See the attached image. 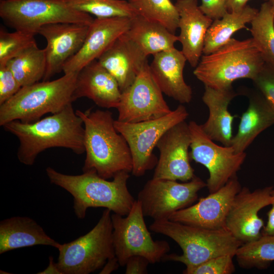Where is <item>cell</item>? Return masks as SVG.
<instances>
[{
  "label": "cell",
  "mask_w": 274,
  "mask_h": 274,
  "mask_svg": "<svg viewBox=\"0 0 274 274\" xmlns=\"http://www.w3.org/2000/svg\"><path fill=\"white\" fill-rule=\"evenodd\" d=\"M175 5L179 15L181 51L195 68L202 55L206 35L213 20L202 12L197 0H177Z\"/></svg>",
  "instance_id": "cell-20"
},
{
  "label": "cell",
  "mask_w": 274,
  "mask_h": 274,
  "mask_svg": "<svg viewBox=\"0 0 274 274\" xmlns=\"http://www.w3.org/2000/svg\"><path fill=\"white\" fill-rule=\"evenodd\" d=\"M46 172L51 183L73 196L74 211L79 219L84 218L90 208H105L125 216L135 201L127 186L129 178V173L127 172L118 173L112 181L101 178L92 171L70 175L48 167Z\"/></svg>",
  "instance_id": "cell-3"
},
{
  "label": "cell",
  "mask_w": 274,
  "mask_h": 274,
  "mask_svg": "<svg viewBox=\"0 0 274 274\" xmlns=\"http://www.w3.org/2000/svg\"><path fill=\"white\" fill-rule=\"evenodd\" d=\"M39 274H62L58 268L56 263H55L52 256L49 257L48 266L43 271L38 272Z\"/></svg>",
  "instance_id": "cell-42"
},
{
  "label": "cell",
  "mask_w": 274,
  "mask_h": 274,
  "mask_svg": "<svg viewBox=\"0 0 274 274\" xmlns=\"http://www.w3.org/2000/svg\"><path fill=\"white\" fill-rule=\"evenodd\" d=\"M249 97V106L241 117L230 145L237 153L244 152L261 132L274 125V108L264 97L258 92Z\"/></svg>",
  "instance_id": "cell-25"
},
{
  "label": "cell",
  "mask_w": 274,
  "mask_h": 274,
  "mask_svg": "<svg viewBox=\"0 0 274 274\" xmlns=\"http://www.w3.org/2000/svg\"><path fill=\"white\" fill-rule=\"evenodd\" d=\"M72 6L96 18H133L138 15L128 1L124 0H71Z\"/></svg>",
  "instance_id": "cell-32"
},
{
  "label": "cell",
  "mask_w": 274,
  "mask_h": 274,
  "mask_svg": "<svg viewBox=\"0 0 274 274\" xmlns=\"http://www.w3.org/2000/svg\"><path fill=\"white\" fill-rule=\"evenodd\" d=\"M0 16L9 27L35 35L50 24L90 25L94 20L91 15L74 8L71 0H0Z\"/></svg>",
  "instance_id": "cell-8"
},
{
  "label": "cell",
  "mask_w": 274,
  "mask_h": 274,
  "mask_svg": "<svg viewBox=\"0 0 274 274\" xmlns=\"http://www.w3.org/2000/svg\"><path fill=\"white\" fill-rule=\"evenodd\" d=\"M199 7L213 20L221 18L228 12L226 0H201Z\"/></svg>",
  "instance_id": "cell-37"
},
{
  "label": "cell",
  "mask_w": 274,
  "mask_h": 274,
  "mask_svg": "<svg viewBox=\"0 0 274 274\" xmlns=\"http://www.w3.org/2000/svg\"><path fill=\"white\" fill-rule=\"evenodd\" d=\"M251 24L252 38L263 60L274 66V15L268 1L261 5Z\"/></svg>",
  "instance_id": "cell-29"
},
{
  "label": "cell",
  "mask_w": 274,
  "mask_h": 274,
  "mask_svg": "<svg viewBox=\"0 0 274 274\" xmlns=\"http://www.w3.org/2000/svg\"><path fill=\"white\" fill-rule=\"evenodd\" d=\"M21 87L8 66L0 65V105L12 98Z\"/></svg>",
  "instance_id": "cell-36"
},
{
  "label": "cell",
  "mask_w": 274,
  "mask_h": 274,
  "mask_svg": "<svg viewBox=\"0 0 274 274\" xmlns=\"http://www.w3.org/2000/svg\"><path fill=\"white\" fill-rule=\"evenodd\" d=\"M144 217L138 200L126 216L111 214L113 245L120 266L125 265L130 257L136 255L143 256L154 264L163 260L170 251L168 242L152 238Z\"/></svg>",
  "instance_id": "cell-9"
},
{
  "label": "cell",
  "mask_w": 274,
  "mask_h": 274,
  "mask_svg": "<svg viewBox=\"0 0 274 274\" xmlns=\"http://www.w3.org/2000/svg\"><path fill=\"white\" fill-rule=\"evenodd\" d=\"M149 228L172 238L183 251L181 255L167 254L163 260L180 262L186 267L196 266L218 256L235 257L242 245L226 229H207L169 219L154 220Z\"/></svg>",
  "instance_id": "cell-5"
},
{
  "label": "cell",
  "mask_w": 274,
  "mask_h": 274,
  "mask_svg": "<svg viewBox=\"0 0 274 274\" xmlns=\"http://www.w3.org/2000/svg\"><path fill=\"white\" fill-rule=\"evenodd\" d=\"M268 2L270 3L271 6V8L273 12V15H274V0H269Z\"/></svg>",
  "instance_id": "cell-43"
},
{
  "label": "cell",
  "mask_w": 274,
  "mask_h": 274,
  "mask_svg": "<svg viewBox=\"0 0 274 274\" xmlns=\"http://www.w3.org/2000/svg\"><path fill=\"white\" fill-rule=\"evenodd\" d=\"M189 113L180 105L161 117L136 123L114 121L116 130L126 141L132 159L131 173L135 177L143 176L155 167L158 159L153 151L162 136L174 125L185 121Z\"/></svg>",
  "instance_id": "cell-10"
},
{
  "label": "cell",
  "mask_w": 274,
  "mask_h": 274,
  "mask_svg": "<svg viewBox=\"0 0 274 274\" xmlns=\"http://www.w3.org/2000/svg\"><path fill=\"white\" fill-rule=\"evenodd\" d=\"M190 144L189 124L185 121L166 131L156 145L159 157L152 178L183 182L191 180L195 175L190 162Z\"/></svg>",
  "instance_id": "cell-15"
},
{
  "label": "cell",
  "mask_w": 274,
  "mask_h": 274,
  "mask_svg": "<svg viewBox=\"0 0 274 274\" xmlns=\"http://www.w3.org/2000/svg\"><path fill=\"white\" fill-rule=\"evenodd\" d=\"M120 266L118 259L116 256L109 259L102 267L99 273L109 274L117 269Z\"/></svg>",
  "instance_id": "cell-41"
},
{
  "label": "cell",
  "mask_w": 274,
  "mask_h": 274,
  "mask_svg": "<svg viewBox=\"0 0 274 274\" xmlns=\"http://www.w3.org/2000/svg\"><path fill=\"white\" fill-rule=\"evenodd\" d=\"M76 113L84 127L86 158L83 172H94L107 180L123 171L131 172L130 150L114 126L112 113L91 109L85 112L77 110Z\"/></svg>",
  "instance_id": "cell-2"
},
{
  "label": "cell",
  "mask_w": 274,
  "mask_h": 274,
  "mask_svg": "<svg viewBox=\"0 0 274 274\" xmlns=\"http://www.w3.org/2000/svg\"><path fill=\"white\" fill-rule=\"evenodd\" d=\"M271 193L273 200L271 204V208L267 214V223L262 230V234L263 235L274 234V188Z\"/></svg>",
  "instance_id": "cell-39"
},
{
  "label": "cell",
  "mask_w": 274,
  "mask_h": 274,
  "mask_svg": "<svg viewBox=\"0 0 274 274\" xmlns=\"http://www.w3.org/2000/svg\"><path fill=\"white\" fill-rule=\"evenodd\" d=\"M249 0H226L228 12H238L243 9ZM265 2L269 0H264Z\"/></svg>",
  "instance_id": "cell-40"
},
{
  "label": "cell",
  "mask_w": 274,
  "mask_h": 274,
  "mask_svg": "<svg viewBox=\"0 0 274 274\" xmlns=\"http://www.w3.org/2000/svg\"><path fill=\"white\" fill-rule=\"evenodd\" d=\"M235 257L243 268H268L274 261V234L262 235L256 241L242 244Z\"/></svg>",
  "instance_id": "cell-30"
},
{
  "label": "cell",
  "mask_w": 274,
  "mask_h": 274,
  "mask_svg": "<svg viewBox=\"0 0 274 274\" xmlns=\"http://www.w3.org/2000/svg\"><path fill=\"white\" fill-rule=\"evenodd\" d=\"M131 18H96L89 26L79 52L64 65V74L78 73L86 65L97 59L120 36L128 30Z\"/></svg>",
  "instance_id": "cell-18"
},
{
  "label": "cell",
  "mask_w": 274,
  "mask_h": 274,
  "mask_svg": "<svg viewBox=\"0 0 274 274\" xmlns=\"http://www.w3.org/2000/svg\"><path fill=\"white\" fill-rule=\"evenodd\" d=\"M111 212L106 209L88 233L70 243L60 244L56 264L62 274L92 273L115 256Z\"/></svg>",
  "instance_id": "cell-7"
},
{
  "label": "cell",
  "mask_w": 274,
  "mask_h": 274,
  "mask_svg": "<svg viewBox=\"0 0 274 274\" xmlns=\"http://www.w3.org/2000/svg\"><path fill=\"white\" fill-rule=\"evenodd\" d=\"M21 87L30 85L43 79L46 69L44 49L37 44L24 50L6 64Z\"/></svg>",
  "instance_id": "cell-28"
},
{
  "label": "cell",
  "mask_w": 274,
  "mask_h": 274,
  "mask_svg": "<svg viewBox=\"0 0 274 274\" xmlns=\"http://www.w3.org/2000/svg\"><path fill=\"white\" fill-rule=\"evenodd\" d=\"M3 127L18 139L17 158L26 165H33L38 155L50 148H67L77 154L85 152L83 122L72 104L37 121L23 123L15 120Z\"/></svg>",
  "instance_id": "cell-1"
},
{
  "label": "cell",
  "mask_w": 274,
  "mask_h": 274,
  "mask_svg": "<svg viewBox=\"0 0 274 274\" xmlns=\"http://www.w3.org/2000/svg\"><path fill=\"white\" fill-rule=\"evenodd\" d=\"M77 75L66 74L54 80L22 87L12 98L0 105V125L15 120L32 123L45 114L61 111L74 101Z\"/></svg>",
  "instance_id": "cell-6"
},
{
  "label": "cell",
  "mask_w": 274,
  "mask_h": 274,
  "mask_svg": "<svg viewBox=\"0 0 274 274\" xmlns=\"http://www.w3.org/2000/svg\"><path fill=\"white\" fill-rule=\"evenodd\" d=\"M253 82L258 91L274 108V66L265 63Z\"/></svg>",
  "instance_id": "cell-35"
},
{
  "label": "cell",
  "mask_w": 274,
  "mask_h": 274,
  "mask_svg": "<svg viewBox=\"0 0 274 274\" xmlns=\"http://www.w3.org/2000/svg\"><path fill=\"white\" fill-rule=\"evenodd\" d=\"M163 93L147 62L132 84L121 92L117 120L136 123L158 118L169 113Z\"/></svg>",
  "instance_id": "cell-13"
},
{
  "label": "cell",
  "mask_w": 274,
  "mask_h": 274,
  "mask_svg": "<svg viewBox=\"0 0 274 274\" xmlns=\"http://www.w3.org/2000/svg\"><path fill=\"white\" fill-rule=\"evenodd\" d=\"M125 35L148 56L175 48L179 37L162 25L140 15L131 18Z\"/></svg>",
  "instance_id": "cell-26"
},
{
  "label": "cell",
  "mask_w": 274,
  "mask_h": 274,
  "mask_svg": "<svg viewBox=\"0 0 274 274\" xmlns=\"http://www.w3.org/2000/svg\"><path fill=\"white\" fill-rule=\"evenodd\" d=\"M265 63L252 38H231L215 51L202 55L193 74L204 86L224 90L240 79L253 81Z\"/></svg>",
  "instance_id": "cell-4"
},
{
  "label": "cell",
  "mask_w": 274,
  "mask_h": 274,
  "mask_svg": "<svg viewBox=\"0 0 274 274\" xmlns=\"http://www.w3.org/2000/svg\"><path fill=\"white\" fill-rule=\"evenodd\" d=\"M191 135L190 159L204 166L209 171L207 187L213 193L236 176L247 154L236 153L232 147L216 144L194 121L189 123Z\"/></svg>",
  "instance_id": "cell-11"
},
{
  "label": "cell",
  "mask_w": 274,
  "mask_h": 274,
  "mask_svg": "<svg viewBox=\"0 0 274 274\" xmlns=\"http://www.w3.org/2000/svg\"><path fill=\"white\" fill-rule=\"evenodd\" d=\"M234 257L230 255H220L210 258L196 266L186 267L184 274H231L235 268Z\"/></svg>",
  "instance_id": "cell-34"
},
{
  "label": "cell",
  "mask_w": 274,
  "mask_h": 274,
  "mask_svg": "<svg viewBox=\"0 0 274 274\" xmlns=\"http://www.w3.org/2000/svg\"><path fill=\"white\" fill-rule=\"evenodd\" d=\"M35 35L15 30L9 32L0 29V65L7 62L30 46L36 44Z\"/></svg>",
  "instance_id": "cell-33"
},
{
  "label": "cell",
  "mask_w": 274,
  "mask_h": 274,
  "mask_svg": "<svg viewBox=\"0 0 274 274\" xmlns=\"http://www.w3.org/2000/svg\"><path fill=\"white\" fill-rule=\"evenodd\" d=\"M258 10L247 5L238 12H227L221 18L213 20L206 35L203 54H209L226 44L237 31L246 28Z\"/></svg>",
  "instance_id": "cell-27"
},
{
  "label": "cell",
  "mask_w": 274,
  "mask_h": 274,
  "mask_svg": "<svg viewBox=\"0 0 274 274\" xmlns=\"http://www.w3.org/2000/svg\"><path fill=\"white\" fill-rule=\"evenodd\" d=\"M60 245L29 217H13L0 222V254L36 245L50 246L58 249Z\"/></svg>",
  "instance_id": "cell-24"
},
{
  "label": "cell",
  "mask_w": 274,
  "mask_h": 274,
  "mask_svg": "<svg viewBox=\"0 0 274 274\" xmlns=\"http://www.w3.org/2000/svg\"><path fill=\"white\" fill-rule=\"evenodd\" d=\"M237 95L233 88L218 90L204 86L202 99L208 108L209 115L200 126L211 139L224 146H230L233 136L232 124L235 116L231 114L228 106Z\"/></svg>",
  "instance_id": "cell-23"
},
{
  "label": "cell",
  "mask_w": 274,
  "mask_h": 274,
  "mask_svg": "<svg viewBox=\"0 0 274 274\" xmlns=\"http://www.w3.org/2000/svg\"><path fill=\"white\" fill-rule=\"evenodd\" d=\"M89 25L74 23H57L42 27L38 33L46 39L44 48L46 69L43 81H48L62 72L64 64L82 47Z\"/></svg>",
  "instance_id": "cell-17"
},
{
  "label": "cell",
  "mask_w": 274,
  "mask_h": 274,
  "mask_svg": "<svg viewBox=\"0 0 274 274\" xmlns=\"http://www.w3.org/2000/svg\"><path fill=\"white\" fill-rule=\"evenodd\" d=\"M273 187L253 191L242 187L234 197L225 222V229L242 244L253 242L262 235L264 221L259 211L273 201Z\"/></svg>",
  "instance_id": "cell-14"
},
{
  "label": "cell",
  "mask_w": 274,
  "mask_h": 274,
  "mask_svg": "<svg viewBox=\"0 0 274 274\" xmlns=\"http://www.w3.org/2000/svg\"><path fill=\"white\" fill-rule=\"evenodd\" d=\"M147 58L141 48L124 33L97 60L116 79L122 92L134 82L148 62Z\"/></svg>",
  "instance_id": "cell-19"
},
{
  "label": "cell",
  "mask_w": 274,
  "mask_h": 274,
  "mask_svg": "<svg viewBox=\"0 0 274 274\" xmlns=\"http://www.w3.org/2000/svg\"><path fill=\"white\" fill-rule=\"evenodd\" d=\"M121 95L118 82L97 59L86 65L78 73L74 101L87 97L100 107L117 109Z\"/></svg>",
  "instance_id": "cell-21"
},
{
  "label": "cell",
  "mask_w": 274,
  "mask_h": 274,
  "mask_svg": "<svg viewBox=\"0 0 274 274\" xmlns=\"http://www.w3.org/2000/svg\"><path fill=\"white\" fill-rule=\"evenodd\" d=\"M150 263L148 260L142 256L130 257L126 263L125 274H146L148 273L147 267Z\"/></svg>",
  "instance_id": "cell-38"
},
{
  "label": "cell",
  "mask_w": 274,
  "mask_h": 274,
  "mask_svg": "<svg viewBox=\"0 0 274 274\" xmlns=\"http://www.w3.org/2000/svg\"><path fill=\"white\" fill-rule=\"evenodd\" d=\"M139 15L158 23L175 34L179 15L170 0H128Z\"/></svg>",
  "instance_id": "cell-31"
},
{
  "label": "cell",
  "mask_w": 274,
  "mask_h": 274,
  "mask_svg": "<svg viewBox=\"0 0 274 274\" xmlns=\"http://www.w3.org/2000/svg\"><path fill=\"white\" fill-rule=\"evenodd\" d=\"M241 188L236 176L218 190L200 198L197 203L175 212L168 219L207 229H225L230 208Z\"/></svg>",
  "instance_id": "cell-16"
},
{
  "label": "cell",
  "mask_w": 274,
  "mask_h": 274,
  "mask_svg": "<svg viewBox=\"0 0 274 274\" xmlns=\"http://www.w3.org/2000/svg\"><path fill=\"white\" fill-rule=\"evenodd\" d=\"M187 61L182 51L175 47L153 55L151 73L163 93L180 104L189 103L191 87L185 81L183 71Z\"/></svg>",
  "instance_id": "cell-22"
},
{
  "label": "cell",
  "mask_w": 274,
  "mask_h": 274,
  "mask_svg": "<svg viewBox=\"0 0 274 274\" xmlns=\"http://www.w3.org/2000/svg\"><path fill=\"white\" fill-rule=\"evenodd\" d=\"M205 187L206 183L196 176L183 183L152 178L139 192L137 200L144 216L154 221L168 219L175 212L192 205L197 198L198 192Z\"/></svg>",
  "instance_id": "cell-12"
}]
</instances>
